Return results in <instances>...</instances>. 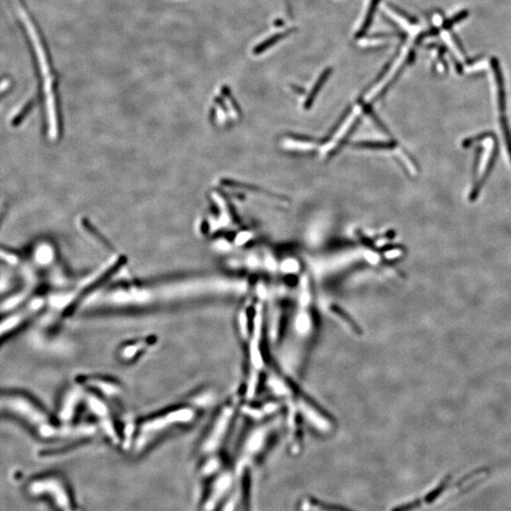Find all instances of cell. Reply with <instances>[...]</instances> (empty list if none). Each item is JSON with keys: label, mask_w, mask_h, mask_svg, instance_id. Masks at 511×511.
I'll return each instance as SVG.
<instances>
[{"label": "cell", "mask_w": 511, "mask_h": 511, "mask_svg": "<svg viewBox=\"0 0 511 511\" xmlns=\"http://www.w3.org/2000/svg\"><path fill=\"white\" fill-rule=\"evenodd\" d=\"M239 281L219 276H198L160 282L123 283L95 287L74 310L78 314L127 313L172 308L191 302L239 296Z\"/></svg>", "instance_id": "1"}, {"label": "cell", "mask_w": 511, "mask_h": 511, "mask_svg": "<svg viewBox=\"0 0 511 511\" xmlns=\"http://www.w3.org/2000/svg\"><path fill=\"white\" fill-rule=\"evenodd\" d=\"M210 396L208 391L195 394L186 402L171 405L136 420L132 451L136 453L145 452L171 432L192 425L211 404Z\"/></svg>", "instance_id": "2"}, {"label": "cell", "mask_w": 511, "mask_h": 511, "mask_svg": "<svg viewBox=\"0 0 511 511\" xmlns=\"http://www.w3.org/2000/svg\"><path fill=\"white\" fill-rule=\"evenodd\" d=\"M0 416H9L43 440H61L63 423L32 396L12 390H0Z\"/></svg>", "instance_id": "3"}, {"label": "cell", "mask_w": 511, "mask_h": 511, "mask_svg": "<svg viewBox=\"0 0 511 511\" xmlns=\"http://www.w3.org/2000/svg\"><path fill=\"white\" fill-rule=\"evenodd\" d=\"M238 411V402L235 399L227 401L217 410L198 445L200 459L220 454Z\"/></svg>", "instance_id": "4"}, {"label": "cell", "mask_w": 511, "mask_h": 511, "mask_svg": "<svg viewBox=\"0 0 511 511\" xmlns=\"http://www.w3.org/2000/svg\"><path fill=\"white\" fill-rule=\"evenodd\" d=\"M47 305L45 292L34 293L18 307L0 315V344L26 324L40 317Z\"/></svg>", "instance_id": "5"}, {"label": "cell", "mask_w": 511, "mask_h": 511, "mask_svg": "<svg viewBox=\"0 0 511 511\" xmlns=\"http://www.w3.org/2000/svg\"><path fill=\"white\" fill-rule=\"evenodd\" d=\"M84 408H86L94 418L99 431L102 432L112 444L121 445V431L112 413L109 401L85 389Z\"/></svg>", "instance_id": "6"}, {"label": "cell", "mask_w": 511, "mask_h": 511, "mask_svg": "<svg viewBox=\"0 0 511 511\" xmlns=\"http://www.w3.org/2000/svg\"><path fill=\"white\" fill-rule=\"evenodd\" d=\"M85 388L76 378L66 386L60 397L55 416L60 422L70 424L77 421V416L84 408Z\"/></svg>", "instance_id": "7"}, {"label": "cell", "mask_w": 511, "mask_h": 511, "mask_svg": "<svg viewBox=\"0 0 511 511\" xmlns=\"http://www.w3.org/2000/svg\"><path fill=\"white\" fill-rule=\"evenodd\" d=\"M76 379L79 380L86 390L95 393L97 395L106 399H118L123 392V386L119 380L101 374H82L78 375Z\"/></svg>", "instance_id": "8"}, {"label": "cell", "mask_w": 511, "mask_h": 511, "mask_svg": "<svg viewBox=\"0 0 511 511\" xmlns=\"http://www.w3.org/2000/svg\"><path fill=\"white\" fill-rule=\"evenodd\" d=\"M159 340L155 334L143 335L132 340L125 341L117 349L116 356L119 363L130 365L136 362L148 351L158 344Z\"/></svg>", "instance_id": "9"}, {"label": "cell", "mask_w": 511, "mask_h": 511, "mask_svg": "<svg viewBox=\"0 0 511 511\" xmlns=\"http://www.w3.org/2000/svg\"><path fill=\"white\" fill-rule=\"evenodd\" d=\"M452 476L451 475L445 476L441 480L439 486L436 488H434L432 491H430L428 494H426L424 497L415 500V501L407 503V504H404L403 506L397 508L394 511H413L418 509L423 504H431V503L435 502L447 488H449L450 482L452 481Z\"/></svg>", "instance_id": "10"}, {"label": "cell", "mask_w": 511, "mask_h": 511, "mask_svg": "<svg viewBox=\"0 0 511 511\" xmlns=\"http://www.w3.org/2000/svg\"><path fill=\"white\" fill-rule=\"evenodd\" d=\"M33 292L27 288L17 293H13L11 296L0 297V315L18 307L27 298L32 296Z\"/></svg>", "instance_id": "11"}, {"label": "cell", "mask_w": 511, "mask_h": 511, "mask_svg": "<svg viewBox=\"0 0 511 511\" xmlns=\"http://www.w3.org/2000/svg\"><path fill=\"white\" fill-rule=\"evenodd\" d=\"M332 71H333V69H332L331 68H327L325 71L322 73L321 76L319 77L318 81H317L316 83L314 84V86H313V88H312V90H311V92H310V94H309V98H308V100H307V102H306V107H309V105H310L311 102H313L314 98H315L316 95L318 94V92H319V90L321 89L322 86L324 85V83H326V81H327V80L329 79V77L331 76Z\"/></svg>", "instance_id": "12"}, {"label": "cell", "mask_w": 511, "mask_h": 511, "mask_svg": "<svg viewBox=\"0 0 511 511\" xmlns=\"http://www.w3.org/2000/svg\"><path fill=\"white\" fill-rule=\"evenodd\" d=\"M292 33V30H289L287 33H283V34H274V35L268 38L267 40H265L264 42H262V44H260L259 46H257L256 48H254L253 52L255 54H261L263 51H265L266 49L273 47V45L275 43H277L278 41H280L281 39H283L285 36L290 34Z\"/></svg>", "instance_id": "13"}, {"label": "cell", "mask_w": 511, "mask_h": 511, "mask_svg": "<svg viewBox=\"0 0 511 511\" xmlns=\"http://www.w3.org/2000/svg\"><path fill=\"white\" fill-rule=\"evenodd\" d=\"M380 0H372L371 1V4H370V8H369V12L367 14V17H366V20L363 24V27L361 28V30L359 31V33L357 34V37H361V36L364 35L367 31L369 30L370 25L372 23V20H373V16H374V13L377 10V7H378V4H379Z\"/></svg>", "instance_id": "14"}, {"label": "cell", "mask_w": 511, "mask_h": 511, "mask_svg": "<svg viewBox=\"0 0 511 511\" xmlns=\"http://www.w3.org/2000/svg\"><path fill=\"white\" fill-rule=\"evenodd\" d=\"M388 6H389V8H391V9H392L394 12H396V13H398V14H399L400 16H402L403 18H405V19H406L407 21H409V22H410L411 24H416V18H415V17H413V16L409 15L408 13H406V12H404V11H403V10L399 9L398 7H396L395 5H393V4H391V3H388Z\"/></svg>", "instance_id": "15"}]
</instances>
